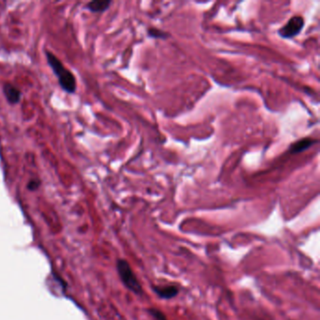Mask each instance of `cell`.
<instances>
[{
  "instance_id": "cell-1",
  "label": "cell",
  "mask_w": 320,
  "mask_h": 320,
  "mask_svg": "<svg viewBox=\"0 0 320 320\" xmlns=\"http://www.w3.org/2000/svg\"><path fill=\"white\" fill-rule=\"evenodd\" d=\"M47 63L57 76L58 83L62 89L68 93H75L76 90V79L74 74L66 69L64 64L50 51L45 52Z\"/></svg>"
},
{
  "instance_id": "cell-2",
  "label": "cell",
  "mask_w": 320,
  "mask_h": 320,
  "mask_svg": "<svg viewBox=\"0 0 320 320\" xmlns=\"http://www.w3.org/2000/svg\"><path fill=\"white\" fill-rule=\"evenodd\" d=\"M117 270L122 281L123 284L137 296L143 295V287L137 277L132 272L130 264L124 259H119L117 262Z\"/></svg>"
},
{
  "instance_id": "cell-3",
  "label": "cell",
  "mask_w": 320,
  "mask_h": 320,
  "mask_svg": "<svg viewBox=\"0 0 320 320\" xmlns=\"http://www.w3.org/2000/svg\"><path fill=\"white\" fill-rule=\"evenodd\" d=\"M304 26V20L301 16H294L288 20L285 26L279 29V35L284 39H290L297 36Z\"/></svg>"
},
{
  "instance_id": "cell-4",
  "label": "cell",
  "mask_w": 320,
  "mask_h": 320,
  "mask_svg": "<svg viewBox=\"0 0 320 320\" xmlns=\"http://www.w3.org/2000/svg\"><path fill=\"white\" fill-rule=\"evenodd\" d=\"M3 93L10 104H18L21 100V91L15 85L6 83L3 85Z\"/></svg>"
},
{
  "instance_id": "cell-5",
  "label": "cell",
  "mask_w": 320,
  "mask_h": 320,
  "mask_svg": "<svg viewBox=\"0 0 320 320\" xmlns=\"http://www.w3.org/2000/svg\"><path fill=\"white\" fill-rule=\"evenodd\" d=\"M153 291L163 300H170L179 294V288L175 285L153 286Z\"/></svg>"
},
{
  "instance_id": "cell-6",
  "label": "cell",
  "mask_w": 320,
  "mask_h": 320,
  "mask_svg": "<svg viewBox=\"0 0 320 320\" xmlns=\"http://www.w3.org/2000/svg\"><path fill=\"white\" fill-rule=\"evenodd\" d=\"M110 5H111V1L96 0V1L88 2L86 5V9L92 12L98 13V12H103L104 10H107Z\"/></svg>"
},
{
  "instance_id": "cell-7",
  "label": "cell",
  "mask_w": 320,
  "mask_h": 320,
  "mask_svg": "<svg viewBox=\"0 0 320 320\" xmlns=\"http://www.w3.org/2000/svg\"><path fill=\"white\" fill-rule=\"evenodd\" d=\"M313 144H315V140H313L311 138H304L300 141L294 143L290 147V151L292 153H299L301 151L308 150Z\"/></svg>"
},
{
  "instance_id": "cell-8",
  "label": "cell",
  "mask_w": 320,
  "mask_h": 320,
  "mask_svg": "<svg viewBox=\"0 0 320 320\" xmlns=\"http://www.w3.org/2000/svg\"><path fill=\"white\" fill-rule=\"evenodd\" d=\"M148 312L150 313L151 317L156 320H167L165 315L161 312V311L158 310V309H155V308H151L149 309Z\"/></svg>"
},
{
  "instance_id": "cell-9",
  "label": "cell",
  "mask_w": 320,
  "mask_h": 320,
  "mask_svg": "<svg viewBox=\"0 0 320 320\" xmlns=\"http://www.w3.org/2000/svg\"><path fill=\"white\" fill-rule=\"evenodd\" d=\"M149 35L156 39H165L167 36V34H165L164 32L156 29H149Z\"/></svg>"
},
{
  "instance_id": "cell-10",
  "label": "cell",
  "mask_w": 320,
  "mask_h": 320,
  "mask_svg": "<svg viewBox=\"0 0 320 320\" xmlns=\"http://www.w3.org/2000/svg\"><path fill=\"white\" fill-rule=\"evenodd\" d=\"M39 186H40V181H38V180H35V179L30 180L29 182V184H28V188H29V190H31V191H35V190H37V189L39 188Z\"/></svg>"
}]
</instances>
